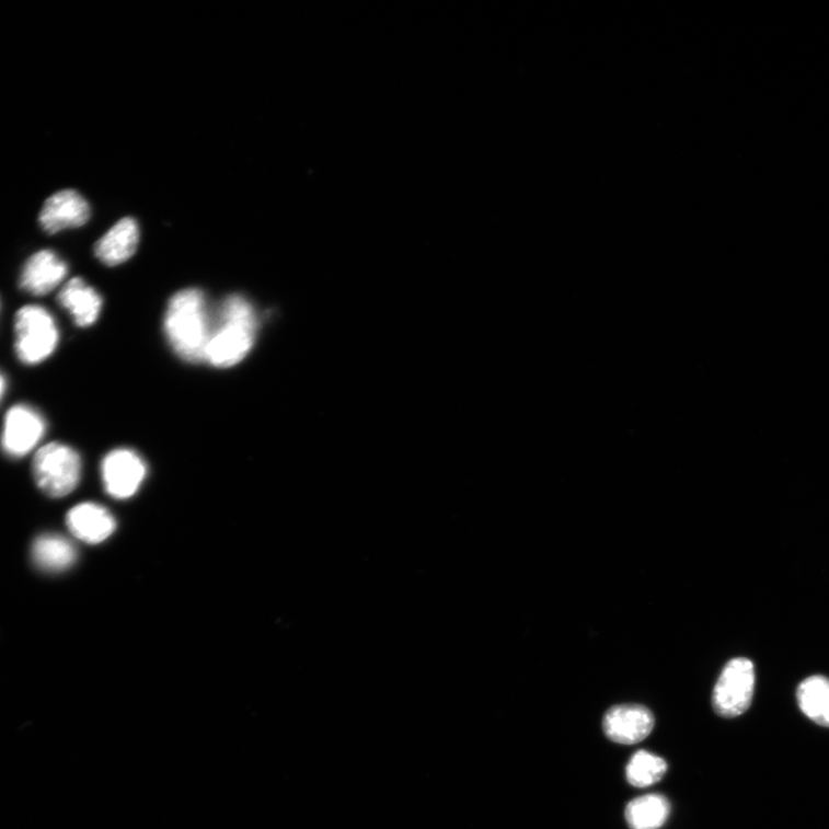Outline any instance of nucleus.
I'll list each match as a JSON object with an SVG mask.
<instances>
[{"label": "nucleus", "instance_id": "7", "mask_svg": "<svg viewBox=\"0 0 829 829\" xmlns=\"http://www.w3.org/2000/svg\"><path fill=\"white\" fill-rule=\"evenodd\" d=\"M146 476L147 465L134 451L119 448L103 460V483L108 495L116 499H128L136 495Z\"/></svg>", "mask_w": 829, "mask_h": 829}, {"label": "nucleus", "instance_id": "3", "mask_svg": "<svg viewBox=\"0 0 829 829\" xmlns=\"http://www.w3.org/2000/svg\"><path fill=\"white\" fill-rule=\"evenodd\" d=\"M15 353L27 366L46 361L59 343V330L51 313L39 306L22 307L15 315Z\"/></svg>", "mask_w": 829, "mask_h": 829}, {"label": "nucleus", "instance_id": "18", "mask_svg": "<svg viewBox=\"0 0 829 829\" xmlns=\"http://www.w3.org/2000/svg\"><path fill=\"white\" fill-rule=\"evenodd\" d=\"M5 390H7V379L3 376V373L0 372V399H2Z\"/></svg>", "mask_w": 829, "mask_h": 829}, {"label": "nucleus", "instance_id": "4", "mask_svg": "<svg viewBox=\"0 0 829 829\" xmlns=\"http://www.w3.org/2000/svg\"><path fill=\"white\" fill-rule=\"evenodd\" d=\"M82 461L74 448L51 442L39 448L33 460L37 486L53 498L72 493L81 480Z\"/></svg>", "mask_w": 829, "mask_h": 829}, {"label": "nucleus", "instance_id": "12", "mask_svg": "<svg viewBox=\"0 0 829 829\" xmlns=\"http://www.w3.org/2000/svg\"><path fill=\"white\" fill-rule=\"evenodd\" d=\"M140 230L136 219L119 220L95 245L97 258L107 266H117L138 251Z\"/></svg>", "mask_w": 829, "mask_h": 829}, {"label": "nucleus", "instance_id": "5", "mask_svg": "<svg viewBox=\"0 0 829 829\" xmlns=\"http://www.w3.org/2000/svg\"><path fill=\"white\" fill-rule=\"evenodd\" d=\"M756 686L752 661L748 658H735L724 668L716 682L712 705L716 714L724 718H735L749 710Z\"/></svg>", "mask_w": 829, "mask_h": 829}, {"label": "nucleus", "instance_id": "11", "mask_svg": "<svg viewBox=\"0 0 829 829\" xmlns=\"http://www.w3.org/2000/svg\"><path fill=\"white\" fill-rule=\"evenodd\" d=\"M67 527L88 544H100L115 532L117 523L112 514L101 505L84 503L73 507L66 518Z\"/></svg>", "mask_w": 829, "mask_h": 829}, {"label": "nucleus", "instance_id": "1", "mask_svg": "<svg viewBox=\"0 0 829 829\" xmlns=\"http://www.w3.org/2000/svg\"><path fill=\"white\" fill-rule=\"evenodd\" d=\"M258 332L257 312L242 296H231L212 312L206 362L227 369L239 365L252 350Z\"/></svg>", "mask_w": 829, "mask_h": 829}, {"label": "nucleus", "instance_id": "17", "mask_svg": "<svg viewBox=\"0 0 829 829\" xmlns=\"http://www.w3.org/2000/svg\"><path fill=\"white\" fill-rule=\"evenodd\" d=\"M667 772L666 761L644 750L636 752L626 765V780L632 786L644 788L659 782Z\"/></svg>", "mask_w": 829, "mask_h": 829}, {"label": "nucleus", "instance_id": "2", "mask_svg": "<svg viewBox=\"0 0 829 829\" xmlns=\"http://www.w3.org/2000/svg\"><path fill=\"white\" fill-rule=\"evenodd\" d=\"M212 312L206 295L196 288L184 289L170 300L165 333L172 349L182 360L206 362Z\"/></svg>", "mask_w": 829, "mask_h": 829}, {"label": "nucleus", "instance_id": "15", "mask_svg": "<svg viewBox=\"0 0 829 829\" xmlns=\"http://www.w3.org/2000/svg\"><path fill=\"white\" fill-rule=\"evenodd\" d=\"M797 702L802 712L819 726L829 728V679L814 676L797 688Z\"/></svg>", "mask_w": 829, "mask_h": 829}, {"label": "nucleus", "instance_id": "16", "mask_svg": "<svg viewBox=\"0 0 829 829\" xmlns=\"http://www.w3.org/2000/svg\"><path fill=\"white\" fill-rule=\"evenodd\" d=\"M670 814L668 799L660 794H649L633 799L625 809V819L631 829H658Z\"/></svg>", "mask_w": 829, "mask_h": 829}, {"label": "nucleus", "instance_id": "8", "mask_svg": "<svg viewBox=\"0 0 829 829\" xmlns=\"http://www.w3.org/2000/svg\"><path fill=\"white\" fill-rule=\"evenodd\" d=\"M655 727V716L647 707L624 704L610 709L603 716L602 729L611 741L632 746L643 741Z\"/></svg>", "mask_w": 829, "mask_h": 829}, {"label": "nucleus", "instance_id": "14", "mask_svg": "<svg viewBox=\"0 0 829 829\" xmlns=\"http://www.w3.org/2000/svg\"><path fill=\"white\" fill-rule=\"evenodd\" d=\"M32 555L34 563L48 572H62L74 565L77 549L60 534H44L35 541Z\"/></svg>", "mask_w": 829, "mask_h": 829}, {"label": "nucleus", "instance_id": "9", "mask_svg": "<svg viewBox=\"0 0 829 829\" xmlns=\"http://www.w3.org/2000/svg\"><path fill=\"white\" fill-rule=\"evenodd\" d=\"M91 207L80 193L66 189L46 200L39 214V223L44 231L56 234L83 227L91 219Z\"/></svg>", "mask_w": 829, "mask_h": 829}, {"label": "nucleus", "instance_id": "6", "mask_svg": "<svg viewBox=\"0 0 829 829\" xmlns=\"http://www.w3.org/2000/svg\"><path fill=\"white\" fill-rule=\"evenodd\" d=\"M47 422L30 405H15L7 414L2 435L3 451L18 459L31 453L44 435Z\"/></svg>", "mask_w": 829, "mask_h": 829}, {"label": "nucleus", "instance_id": "13", "mask_svg": "<svg viewBox=\"0 0 829 829\" xmlns=\"http://www.w3.org/2000/svg\"><path fill=\"white\" fill-rule=\"evenodd\" d=\"M58 302L70 312L74 323L80 327L94 325L103 306V300L95 288L81 278H73L61 288Z\"/></svg>", "mask_w": 829, "mask_h": 829}, {"label": "nucleus", "instance_id": "10", "mask_svg": "<svg viewBox=\"0 0 829 829\" xmlns=\"http://www.w3.org/2000/svg\"><path fill=\"white\" fill-rule=\"evenodd\" d=\"M69 266L53 251L34 254L22 268L20 287L34 297L53 292L66 278Z\"/></svg>", "mask_w": 829, "mask_h": 829}]
</instances>
